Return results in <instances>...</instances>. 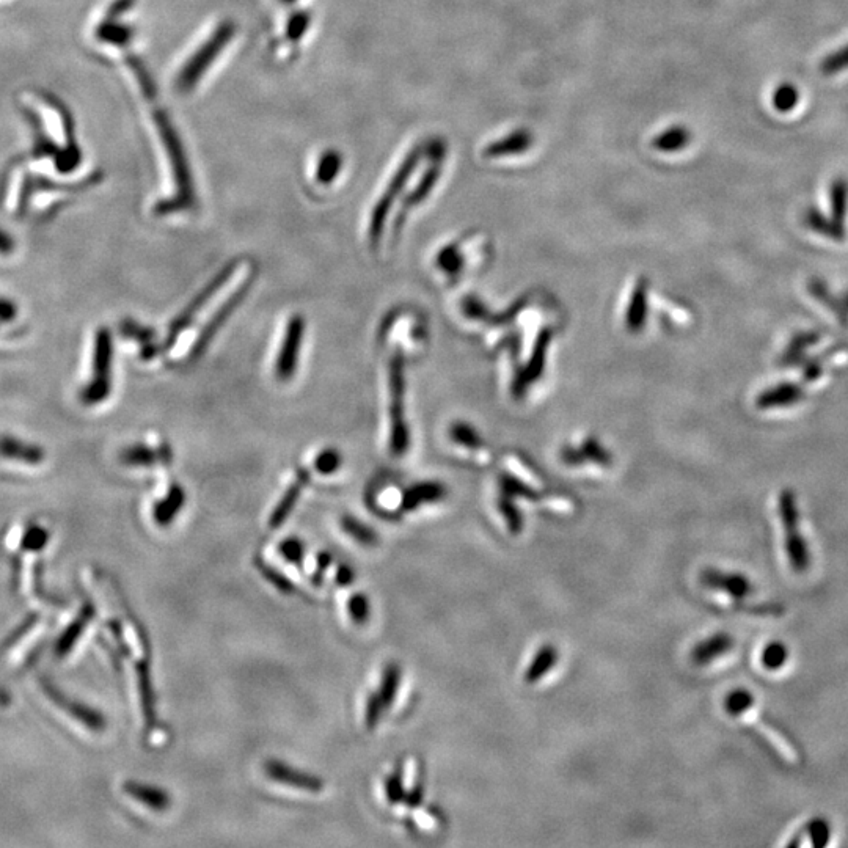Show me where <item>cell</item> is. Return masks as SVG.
<instances>
[{
  "mask_svg": "<svg viewBox=\"0 0 848 848\" xmlns=\"http://www.w3.org/2000/svg\"><path fill=\"white\" fill-rule=\"evenodd\" d=\"M724 710L729 717L750 728L779 761L790 767L800 764L803 759L800 746L759 706L753 691L742 687L729 691L724 699Z\"/></svg>",
  "mask_w": 848,
  "mask_h": 848,
  "instance_id": "obj_1",
  "label": "cell"
},
{
  "mask_svg": "<svg viewBox=\"0 0 848 848\" xmlns=\"http://www.w3.org/2000/svg\"><path fill=\"white\" fill-rule=\"evenodd\" d=\"M699 580L704 588L720 596L724 604L748 618L778 619L786 615L784 605L761 600L756 582L745 572L707 567L702 571Z\"/></svg>",
  "mask_w": 848,
  "mask_h": 848,
  "instance_id": "obj_2",
  "label": "cell"
},
{
  "mask_svg": "<svg viewBox=\"0 0 848 848\" xmlns=\"http://www.w3.org/2000/svg\"><path fill=\"white\" fill-rule=\"evenodd\" d=\"M779 528H781V550L784 564L790 574L806 575L812 567V552L801 527V512L794 490L783 489L779 492L778 503Z\"/></svg>",
  "mask_w": 848,
  "mask_h": 848,
  "instance_id": "obj_3",
  "label": "cell"
},
{
  "mask_svg": "<svg viewBox=\"0 0 848 848\" xmlns=\"http://www.w3.org/2000/svg\"><path fill=\"white\" fill-rule=\"evenodd\" d=\"M114 374V338L106 327L96 330L93 340L92 374L79 392L84 406L92 407L104 403L112 393Z\"/></svg>",
  "mask_w": 848,
  "mask_h": 848,
  "instance_id": "obj_4",
  "label": "cell"
},
{
  "mask_svg": "<svg viewBox=\"0 0 848 848\" xmlns=\"http://www.w3.org/2000/svg\"><path fill=\"white\" fill-rule=\"evenodd\" d=\"M239 261H230V263L225 264V266L217 272L214 277H212L211 282L205 286V288L194 297V299L186 305L183 311H181L180 315L176 316L173 319L172 324H170L169 332H167V337L161 343L162 354L164 352L169 351L175 346L176 341L180 338L181 333L187 329V327L191 326L194 319L200 315V311L205 308V305L208 304L209 300L212 297L216 296L219 293L220 289L223 286L227 285L228 280H230L231 275L234 274V271L238 269Z\"/></svg>",
  "mask_w": 848,
  "mask_h": 848,
  "instance_id": "obj_5",
  "label": "cell"
},
{
  "mask_svg": "<svg viewBox=\"0 0 848 848\" xmlns=\"http://www.w3.org/2000/svg\"><path fill=\"white\" fill-rule=\"evenodd\" d=\"M253 282H255V272L249 275V277L245 278L244 282L238 286V288L234 289L233 293L227 297V299L223 300L222 305L217 308L216 313L209 318V321L206 322V326L203 327L202 332L198 335L197 340H195L194 346H192L191 354H189V359L198 360L205 354L206 349H208L211 341L216 337L217 332L222 329L225 324H227L230 316L233 315L234 311L238 310L239 305L244 302L247 294L250 293V289H252Z\"/></svg>",
  "mask_w": 848,
  "mask_h": 848,
  "instance_id": "obj_6",
  "label": "cell"
},
{
  "mask_svg": "<svg viewBox=\"0 0 848 848\" xmlns=\"http://www.w3.org/2000/svg\"><path fill=\"white\" fill-rule=\"evenodd\" d=\"M230 37L231 27L227 24H222L219 29L214 30L212 37L203 43L202 48H198L197 52L191 55V59L184 63L183 68L178 73L176 84H178L180 90H191L195 87L198 79L205 73L206 66L211 65L216 60L214 55L225 48V43L230 40Z\"/></svg>",
  "mask_w": 848,
  "mask_h": 848,
  "instance_id": "obj_7",
  "label": "cell"
},
{
  "mask_svg": "<svg viewBox=\"0 0 848 848\" xmlns=\"http://www.w3.org/2000/svg\"><path fill=\"white\" fill-rule=\"evenodd\" d=\"M305 321L300 315H294L289 319L286 326L285 337L278 351L277 362H275V376L278 381L286 382L293 379L299 366L302 341H304Z\"/></svg>",
  "mask_w": 848,
  "mask_h": 848,
  "instance_id": "obj_8",
  "label": "cell"
},
{
  "mask_svg": "<svg viewBox=\"0 0 848 848\" xmlns=\"http://www.w3.org/2000/svg\"><path fill=\"white\" fill-rule=\"evenodd\" d=\"M390 415H392V450L403 453L407 446V429L403 417V366L399 355L390 365Z\"/></svg>",
  "mask_w": 848,
  "mask_h": 848,
  "instance_id": "obj_9",
  "label": "cell"
},
{
  "mask_svg": "<svg viewBox=\"0 0 848 848\" xmlns=\"http://www.w3.org/2000/svg\"><path fill=\"white\" fill-rule=\"evenodd\" d=\"M833 823L823 816H812L801 822L784 841L787 848H825L833 841Z\"/></svg>",
  "mask_w": 848,
  "mask_h": 848,
  "instance_id": "obj_10",
  "label": "cell"
},
{
  "mask_svg": "<svg viewBox=\"0 0 848 848\" xmlns=\"http://www.w3.org/2000/svg\"><path fill=\"white\" fill-rule=\"evenodd\" d=\"M735 647H737V641L731 633H713L693 647L690 655L691 662L699 668H706L734 654Z\"/></svg>",
  "mask_w": 848,
  "mask_h": 848,
  "instance_id": "obj_11",
  "label": "cell"
},
{
  "mask_svg": "<svg viewBox=\"0 0 848 848\" xmlns=\"http://www.w3.org/2000/svg\"><path fill=\"white\" fill-rule=\"evenodd\" d=\"M792 662L789 644L781 640H768L757 647L754 665L757 671L767 676H779L787 671Z\"/></svg>",
  "mask_w": 848,
  "mask_h": 848,
  "instance_id": "obj_12",
  "label": "cell"
},
{
  "mask_svg": "<svg viewBox=\"0 0 848 848\" xmlns=\"http://www.w3.org/2000/svg\"><path fill=\"white\" fill-rule=\"evenodd\" d=\"M0 457L4 461L13 462V464L38 467V465L43 464L46 453L41 446L35 445V443L26 442V440L13 437V435H2L0 437Z\"/></svg>",
  "mask_w": 848,
  "mask_h": 848,
  "instance_id": "obj_13",
  "label": "cell"
},
{
  "mask_svg": "<svg viewBox=\"0 0 848 848\" xmlns=\"http://www.w3.org/2000/svg\"><path fill=\"white\" fill-rule=\"evenodd\" d=\"M805 399V390L795 382H779L778 385L765 388L756 398L759 410H779L797 406Z\"/></svg>",
  "mask_w": 848,
  "mask_h": 848,
  "instance_id": "obj_14",
  "label": "cell"
},
{
  "mask_svg": "<svg viewBox=\"0 0 848 848\" xmlns=\"http://www.w3.org/2000/svg\"><path fill=\"white\" fill-rule=\"evenodd\" d=\"M264 770H266V775L269 778L274 779L277 783L294 787V789L313 792V794H318V792L324 789V781L322 779L316 778L313 775H307V773L300 772V770L282 764V762L267 761L266 765H264Z\"/></svg>",
  "mask_w": 848,
  "mask_h": 848,
  "instance_id": "obj_15",
  "label": "cell"
},
{
  "mask_svg": "<svg viewBox=\"0 0 848 848\" xmlns=\"http://www.w3.org/2000/svg\"><path fill=\"white\" fill-rule=\"evenodd\" d=\"M43 690L48 693L52 702H55L57 706L65 709L66 713H70L74 720L84 724L85 728L90 729V731H103V729L106 728V720H104L103 715L96 712V710L92 709V707L85 706V704H81V702L66 699L59 690H55V688H52L51 685L46 684V682H43Z\"/></svg>",
  "mask_w": 848,
  "mask_h": 848,
  "instance_id": "obj_16",
  "label": "cell"
},
{
  "mask_svg": "<svg viewBox=\"0 0 848 848\" xmlns=\"http://www.w3.org/2000/svg\"><path fill=\"white\" fill-rule=\"evenodd\" d=\"M172 457V448L169 445L151 448V446L137 443L121 451L120 461L129 467H153L159 464H172Z\"/></svg>",
  "mask_w": 848,
  "mask_h": 848,
  "instance_id": "obj_17",
  "label": "cell"
},
{
  "mask_svg": "<svg viewBox=\"0 0 848 848\" xmlns=\"http://www.w3.org/2000/svg\"><path fill=\"white\" fill-rule=\"evenodd\" d=\"M310 479L311 475L307 468H299L297 470L296 478H294L293 483L289 484L282 500L278 501V505L275 506L274 512H272L271 519H269V527H282L286 519L291 516L294 506L297 505V501H299L300 495H302V490L310 483Z\"/></svg>",
  "mask_w": 848,
  "mask_h": 848,
  "instance_id": "obj_18",
  "label": "cell"
},
{
  "mask_svg": "<svg viewBox=\"0 0 848 848\" xmlns=\"http://www.w3.org/2000/svg\"><path fill=\"white\" fill-rule=\"evenodd\" d=\"M95 613L96 611L92 604H85L84 607L81 608L79 615L73 619L70 626L63 630L59 640L55 641V657L63 658L73 651L74 646H76L77 641H79V638L84 635L88 624H90L92 619L95 618Z\"/></svg>",
  "mask_w": 848,
  "mask_h": 848,
  "instance_id": "obj_19",
  "label": "cell"
},
{
  "mask_svg": "<svg viewBox=\"0 0 848 848\" xmlns=\"http://www.w3.org/2000/svg\"><path fill=\"white\" fill-rule=\"evenodd\" d=\"M803 223L808 230L814 231L822 238L830 239V241L842 242L847 238V230L845 225L836 222L833 217H827L817 208H808L803 214Z\"/></svg>",
  "mask_w": 848,
  "mask_h": 848,
  "instance_id": "obj_20",
  "label": "cell"
},
{
  "mask_svg": "<svg viewBox=\"0 0 848 848\" xmlns=\"http://www.w3.org/2000/svg\"><path fill=\"white\" fill-rule=\"evenodd\" d=\"M184 503H186V492H184L183 487L175 484V486L170 487L169 494L165 495L164 500L158 501L154 505V522L158 523L159 527H169L175 517L180 514Z\"/></svg>",
  "mask_w": 848,
  "mask_h": 848,
  "instance_id": "obj_21",
  "label": "cell"
},
{
  "mask_svg": "<svg viewBox=\"0 0 848 848\" xmlns=\"http://www.w3.org/2000/svg\"><path fill=\"white\" fill-rule=\"evenodd\" d=\"M125 792L129 797L140 801L154 811H165L172 803L170 795L165 790L158 789V787L143 786V784L129 781L125 784Z\"/></svg>",
  "mask_w": 848,
  "mask_h": 848,
  "instance_id": "obj_22",
  "label": "cell"
},
{
  "mask_svg": "<svg viewBox=\"0 0 848 848\" xmlns=\"http://www.w3.org/2000/svg\"><path fill=\"white\" fill-rule=\"evenodd\" d=\"M822 340L819 332H800L787 344L786 351L781 355V365L795 366L806 360V351Z\"/></svg>",
  "mask_w": 848,
  "mask_h": 848,
  "instance_id": "obj_23",
  "label": "cell"
},
{
  "mask_svg": "<svg viewBox=\"0 0 848 848\" xmlns=\"http://www.w3.org/2000/svg\"><path fill=\"white\" fill-rule=\"evenodd\" d=\"M691 132L685 126H671L652 140V147L662 153H677L690 145Z\"/></svg>",
  "mask_w": 848,
  "mask_h": 848,
  "instance_id": "obj_24",
  "label": "cell"
},
{
  "mask_svg": "<svg viewBox=\"0 0 848 848\" xmlns=\"http://www.w3.org/2000/svg\"><path fill=\"white\" fill-rule=\"evenodd\" d=\"M556 662H558V651H556L555 646L547 644V646L541 647V651L536 654L533 662L528 666L527 673H525V680H527L528 684H536L542 677L547 676L552 671Z\"/></svg>",
  "mask_w": 848,
  "mask_h": 848,
  "instance_id": "obj_25",
  "label": "cell"
},
{
  "mask_svg": "<svg viewBox=\"0 0 848 848\" xmlns=\"http://www.w3.org/2000/svg\"><path fill=\"white\" fill-rule=\"evenodd\" d=\"M137 679H139L140 699H142L143 715L147 718L148 724H154L156 721V699H154V688L151 684L150 666L148 663L142 662L137 665Z\"/></svg>",
  "mask_w": 848,
  "mask_h": 848,
  "instance_id": "obj_26",
  "label": "cell"
},
{
  "mask_svg": "<svg viewBox=\"0 0 848 848\" xmlns=\"http://www.w3.org/2000/svg\"><path fill=\"white\" fill-rule=\"evenodd\" d=\"M808 289L814 299L819 300L820 304L825 305V307H827L834 316H838L839 322H841L842 326H848L847 307L842 305L839 300L834 299L833 294L828 291L825 283L814 278V280H809Z\"/></svg>",
  "mask_w": 848,
  "mask_h": 848,
  "instance_id": "obj_27",
  "label": "cell"
},
{
  "mask_svg": "<svg viewBox=\"0 0 848 848\" xmlns=\"http://www.w3.org/2000/svg\"><path fill=\"white\" fill-rule=\"evenodd\" d=\"M831 217L844 225L848 214V181L845 178H834L830 186Z\"/></svg>",
  "mask_w": 848,
  "mask_h": 848,
  "instance_id": "obj_28",
  "label": "cell"
},
{
  "mask_svg": "<svg viewBox=\"0 0 848 848\" xmlns=\"http://www.w3.org/2000/svg\"><path fill=\"white\" fill-rule=\"evenodd\" d=\"M530 143L531 137L528 136L527 132L512 134V136L505 137V139L500 140V142L490 145V147L486 150V156L494 158V156L523 153V151L530 147Z\"/></svg>",
  "mask_w": 848,
  "mask_h": 848,
  "instance_id": "obj_29",
  "label": "cell"
},
{
  "mask_svg": "<svg viewBox=\"0 0 848 848\" xmlns=\"http://www.w3.org/2000/svg\"><path fill=\"white\" fill-rule=\"evenodd\" d=\"M442 489L439 486H431V484H423V486H415L407 490L403 497V508L407 511L417 508V506L428 503V501L439 500L442 497Z\"/></svg>",
  "mask_w": 848,
  "mask_h": 848,
  "instance_id": "obj_30",
  "label": "cell"
},
{
  "mask_svg": "<svg viewBox=\"0 0 848 848\" xmlns=\"http://www.w3.org/2000/svg\"><path fill=\"white\" fill-rule=\"evenodd\" d=\"M399 684H401V668H399L398 665H395V663H390V665H387V668L384 669L381 690H379V695H381L385 709H388V707L392 706L393 702H395L396 695H398Z\"/></svg>",
  "mask_w": 848,
  "mask_h": 848,
  "instance_id": "obj_31",
  "label": "cell"
},
{
  "mask_svg": "<svg viewBox=\"0 0 848 848\" xmlns=\"http://www.w3.org/2000/svg\"><path fill=\"white\" fill-rule=\"evenodd\" d=\"M49 542V531L46 528L41 527V525H37V523H33L27 528L24 533H22L21 541H19V549L22 552H40V550L46 549V545Z\"/></svg>",
  "mask_w": 848,
  "mask_h": 848,
  "instance_id": "obj_32",
  "label": "cell"
},
{
  "mask_svg": "<svg viewBox=\"0 0 848 848\" xmlns=\"http://www.w3.org/2000/svg\"><path fill=\"white\" fill-rule=\"evenodd\" d=\"M120 330L123 337L136 341L140 344V348H145L148 344H153L156 341V332L151 327L142 326L134 319H125L121 322Z\"/></svg>",
  "mask_w": 848,
  "mask_h": 848,
  "instance_id": "obj_33",
  "label": "cell"
},
{
  "mask_svg": "<svg viewBox=\"0 0 848 848\" xmlns=\"http://www.w3.org/2000/svg\"><path fill=\"white\" fill-rule=\"evenodd\" d=\"M341 528H343L344 533H348L351 538L359 541L360 544L373 545L377 542L376 531L373 528L366 527L365 523L354 519V517L344 516L341 519Z\"/></svg>",
  "mask_w": 848,
  "mask_h": 848,
  "instance_id": "obj_34",
  "label": "cell"
},
{
  "mask_svg": "<svg viewBox=\"0 0 848 848\" xmlns=\"http://www.w3.org/2000/svg\"><path fill=\"white\" fill-rule=\"evenodd\" d=\"M772 103L781 114H789L800 103V92L792 84L779 85L773 93Z\"/></svg>",
  "mask_w": 848,
  "mask_h": 848,
  "instance_id": "obj_35",
  "label": "cell"
},
{
  "mask_svg": "<svg viewBox=\"0 0 848 848\" xmlns=\"http://www.w3.org/2000/svg\"><path fill=\"white\" fill-rule=\"evenodd\" d=\"M845 70H848V43L828 54L820 62V73L823 76H834V74L842 73Z\"/></svg>",
  "mask_w": 848,
  "mask_h": 848,
  "instance_id": "obj_36",
  "label": "cell"
},
{
  "mask_svg": "<svg viewBox=\"0 0 848 848\" xmlns=\"http://www.w3.org/2000/svg\"><path fill=\"white\" fill-rule=\"evenodd\" d=\"M341 464H343V457H341L340 451L335 450V448H327L316 457L315 468L316 472L321 473V475H333L341 467Z\"/></svg>",
  "mask_w": 848,
  "mask_h": 848,
  "instance_id": "obj_37",
  "label": "cell"
},
{
  "mask_svg": "<svg viewBox=\"0 0 848 848\" xmlns=\"http://www.w3.org/2000/svg\"><path fill=\"white\" fill-rule=\"evenodd\" d=\"M256 567L260 569L261 574H263L267 582H271V585H274L278 591H282V593H293V582L286 575H283L282 572H278L274 567L267 566V564L261 563V561H256Z\"/></svg>",
  "mask_w": 848,
  "mask_h": 848,
  "instance_id": "obj_38",
  "label": "cell"
},
{
  "mask_svg": "<svg viewBox=\"0 0 848 848\" xmlns=\"http://www.w3.org/2000/svg\"><path fill=\"white\" fill-rule=\"evenodd\" d=\"M349 615L355 624H365L370 618V600L365 594L357 593L349 600Z\"/></svg>",
  "mask_w": 848,
  "mask_h": 848,
  "instance_id": "obj_39",
  "label": "cell"
},
{
  "mask_svg": "<svg viewBox=\"0 0 848 848\" xmlns=\"http://www.w3.org/2000/svg\"><path fill=\"white\" fill-rule=\"evenodd\" d=\"M385 794L390 805H399L406 798V790H404L403 776L401 773L395 772L388 776L385 781Z\"/></svg>",
  "mask_w": 848,
  "mask_h": 848,
  "instance_id": "obj_40",
  "label": "cell"
},
{
  "mask_svg": "<svg viewBox=\"0 0 848 848\" xmlns=\"http://www.w3.org/2000/svg\"><path fill=\"white\" fill-rule=\"evenodd\" d=\"M384 710L385 706L384 702H382L381 695H379V693H373V695L368 698V702H366V728H376L377 723L381 720L382 712H384Z\"/></svg>",
  "mask_w": 848,
  "mask_h": 848,
  "instance_id": "obj_41",
  "label": "cell"
},
{
  "mask_svg": "<svg viewBox=\"0 0 848 848\" xmlns=\"http://www.w3.org/2000/svg\"><path fill=\"white\" fill-rule=\"evenodd\" d=\"M278 550H280V553L285 556L289 563L297 564V566L304 563V544L299 539H286V541L280 544Z\"/></svg>",
  "mask_w": 848,
  "mask_h": 848,
  "instance_id": "obj_42",
  "label": "cell"
},
{
  "mask_svg": "<svg viewBox=\"0 0 848 848\" xmlns=\"http://www.w3.org/2000/svg\"><path fill=\"white\" fill-rule=\"evenodd\" d=\"M501 511H503L506 519H508L509 530H511L512 533H519V531L522 530L523 523L522 519H520L519 512L516 511V508L509 505V503H503V505H501Z\"/></svg>",
  "mask_w": 848,
  "mask_h": 848,
  "instance_id": "obj_43",
  "label": "cell"
},
{
  "mask_svg": "<svg viewBox=\"0 0 848 848\" xmlns=\"http://www.w3.org/2000/svg\"><path fill=\"white\" fill-rule=\"evenodd\" d=\"M823 374L822 363L819 360H806L805 371L803 377L805 381L814 382Z\"/></svg>",
  "mask_w": 848,
  "mask_h": 848,
  "instance_id": "obj_44",
  "label": "cell"
},
{
  "mask_svg": "<svg viewBox=\"0 0 848 848\" xmlns=\"http://www.w3.org/2000/svg\"><path fill=\"white\" fill-rule=\"evenodd\" d=\"M16 313L18 311H16L15 304L11 300L5 299V297H0V324L15 319Z\"/></svg>",
  "mask_w": 848,
  "mask_h": 848,
  "instance_id": "obj_45",
  "label": "cell"
},
{
  "mask_svg": "<svg viewBox=\"0 0 848 848\" xmlns=\"http://www.w3.org/2000/svg\"><path fill=\"white\" fill-rule=\"evenodd\" d=\"M15 249V239L11 238L8 231H5L4 228H0V255H11V253L15 252Z\"/></svg>",
  "mask_w": 848,
  "mask_h": 848,
  "instance_id": "obj_46",
  "label": "cell"
},
{
  "mask_svg": "<svg viewBox=\"0 0 848 848\" xmlns=\"http://www.w3.org/2000/svg\"><path fill=\"white\" fill-rule=\"evenodd\" d=\"M332 564V555L327 552L319 553L318 555V567H316L315 578H313V582L319 583L322 580V575L327 571V567Z\"/></svg>",
  "mask_w": 848,
  "mask_h": 848,
  "instance_id": "obj_47",
  "label": "cell"
},
{
  "mask_svg": "<svg viewBox=\"0 0 848 848\" xmlns=\"http://www.w3.org/2000/svg\"><path fill=\"white\" fill-rule=\"evenodd\" d=\"M423 798V786H421V784H418V786H415L414 789L410 790L409 794H406V798H404V801H406L407 805H409L410 808H418V806L423 803Z\"/></svg>",
  "mask_w": 848,
  "mask_h": 848,
  "instance_id": "obj_48",
  "label": "cell"
},
{
  "mask_svg": "<svg viewBox=\"0 0 848 848\" xmlns=\"http://www.w3.org/2000/svg\"><path fill=\"white\" fill-rule=\"evenodd\" d=\"M355 574L349 566H340L337 571V583L340 586H349L354 582Z\"/></svg>",
  "mask_w": 848,
  "mask_h": 848,
  "instance_id": "obj_49",
  "label": "cell"
},
{
  "mask_svg": "<svg viewBox=\"0 0 848 848\" xmlns=\"http://www.w3.org/2000/svg\"><path fill=\"white\" fill-rule=\"evenodd\" d=\"M844 300H845V307H847V310H848V293H845Z\"/></svg>",
  "mask_w": 848,
  "mask_h": 848,
  "instance_id": "obj_50",
  "label": "cell"
}]
</instances>
